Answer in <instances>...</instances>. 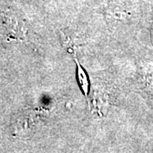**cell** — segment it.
<instances>
[{
  "mask_svg": "<svg viewBox=\"0 0 153 153\" xmlns=\"http://www.w3.org/2000/svg\"><path fill=\"white\" fill-rule=\"evenodd\" d=\"M75 62H76V81L78 82V86L80 88L82 93L84 94V96H86V98H88V93H89V80H88V77L84 69L80 65L79 61L76 59H75Z\"/></svg>",
  "mask_w": 153,
  "mask_h": 153,
  "instance_id": "6da1fadb",
  "label": "cell"
}]
</instances>
